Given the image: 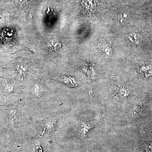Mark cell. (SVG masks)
<instances>
[{
    "label": "cell",
    "instance_id": "obj_1",
    "mask_svg": "<svg viewBox=\"0 0 152 152\" xmlns=\"http://www.w3.org/2000/svg\"><path fill=\"white\" fill-rule=\"evenodd\" d=\"M96 124V120L90 121H81L80 122V128L78 130L79 138L81 143L86 137L89 132L94 127Z\"/></svg>",
    "mask_w": 152,
    "mask_h": 152
},
{
    "label": "cell",
    "instance_id": "obj_6",
    "mask_svg": "<svg viewBox=\"0 0 152 152\" xmlns=\"http://www.w3.org/2000/svg\"><path fill=\"white\" fill-rule=\"evenodd\" d=\"M17 5L21 6L27 1V0H15Z\"/></svg>",
    "mask_w": 152,
    "mask_h": 152
},
{
    "label": "cell",
    "instance_id": "obj_2",
    "mask_svg": "<svg viewBox=\"0 0 152 152\" xmlns=\"http://www.w3.org/2000/svg\"><path fill=\"white\" fill-rule=\"evenodd\" d=\"M117 94L118 96L124 99L129 96V91L126 87H120L117 89Z\"/></svg>",
    "mask_w": 152,
    "mask_h": 152
},
{
    "label": "cell",
    "instance_id": "obj_4",
    "mask_svg": "<svg viewBox=\"0 0 152 152\" xmlns=\"http://www.w3.org/2000/svg\"><path fill=\"white\" fill-rule=\"evenodd\" d=\"M129 39L133 43L136 45H139L140 43V39L138 35L135 34H132L129 36Z\"/></svg>",
    "mask_w": 152,
    "mask_h": 152
},
{
    "label": "cell",
    "instance_id": "obj_5",
    "mask_svg": "<svg viewBox=\"0 0 152 152\" xmlns=\"http://www.w3.org/2000/svg\"><path fill=\"white\" fill-rule=\"evenodd\" d=\"M60 43L58 41L53 40L50 43V46L51 48L54 50H57L60 48Z\"/></svg>",
    "mask_w": 152,
    "mask_h": 152
},
{
    "label": "cell",
    "instance_id": "obj_3",
    "mask_svg": "<svg viewBox=\"0 0 152 152\" xmlns=\"http://www.w3.org/2000/svg\"><path fill=\"white\" fill-rule=\"evenodd\" d=\"M128 14L126 10L121 11L119 13L117 17V20L119 23L123 24L126 22L128 18Z\"/></svg>",
    "mask_w": 152,
    "mask_h": 152
}]
</instances>
